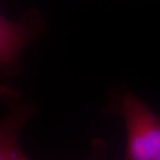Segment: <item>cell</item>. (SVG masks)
I'll return each mask as SVG.
<instances>
[{
    "label": "cell",
    "mask_w": 160,
    "mask_h": 160,
    "mask_svg": "<svg viewBox=\"0 0 160 160\" xmlns=\"http://www.w3.org/2000/svg\"><path fill=\"white\" fill-rule=\"evenodd\" d=\"M42 22L36 11L11 22L0 14V74H14L22 50L39 34Z\"/></svg>",
    "instance_id": "cell-3"
},
{
    "label": "cell",
    "mask_w": 160,
    "mask_h": 160,
    "mask_svg": "<svg viewBox=\"0 0 160 160\" xmlns=\"http://www.w3.org/2000/svg\"><path fill=\"white\" fill-rule=\"evenodd\" d=\"M0 103L6 112L0 119V160H31L20 148L18 134L23 125L36 113L35 106L23 102L12 87L0 86ZM88 160H106V143L97 138L92 143Z\"/></svg>",
    "instance_id": "cell-2"
},
{
    "label": "cell",
    "mask_w": 160,
    "mask_h": 160,
    "mask_svg": "<svg viewBox=\"0 0 160 160\" xmlns=\"http://www.w3.org/2000/svg\"><path fill=\"white\" fill-rule=\"evenodd\" d=\"M119 113L127 132L125 160H160V117L131 93L122 98Z\"/></svg>",
    "instance_id": "cell-1"
}]
</instances>
